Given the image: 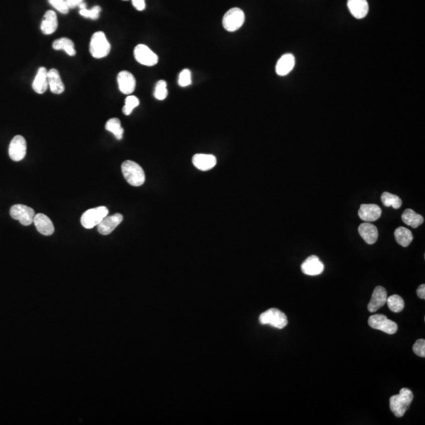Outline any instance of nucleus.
<instances>
[{"label":"nucleus","mask_w":425,"mask_h":425,"mask_svg":"<svg viewBox=\"0 0 425 425\" xmlns=\"http://www.w3.org/2000/svg\"><path fill=\"white\" fill-rule=\"evenodd\" d=\"M358 232L361 238L368 244H374L378 239V229L370 222L362 223L358 227Z\"/></svg>","instance_id":"a211bd4d"},{"label":"nucleus","mask_w":425,"mask_h":425,"mask_svg":"<svg viewBox=\"0 0 425 425\" xmlns=\"http://www.w3.org/2000/svg\"><path fill=\"white\" fill-rule=\"evenodd\" d=\"M33 223L37 228V231L44 235H51L55 232V227L52 221L45 214H36L33 219Z\"/></svg>","instance_id":"f3484780"},{"label":"nucleus","mask_w":425,"mask_h":425,"mask_svg":"<svg viewBox=\"0 0 425 425\" xmlns=\"http://www.w3.org/2000/svg\"><path fill=\"white\" fill-rule=\"evenodd\" d=\"M192 84V73L188 69H185L180 73L178 77V84L181 87L185 88Z\"/></svg>","instance_id":"473e14b6"},{"label":"nucleus","mask_w":425,"mask_h":425,"mask_svg":"<svg viewBox=\"0 0 425 425\" xmlns=\"http://www.w3.org/2000/svg\"><path fill=\"white\" fill-rule=\"evenodd\" d=\"M401 220L405 225L413 228H417L423 223V217L420 214H416L412 209H406L403 212L401 215Z\"/></svg>","instance_id":"b1692460"},{"label":"nucleus","mask_w":425,"mask_h":425,"mask_svg":"<svg viewBox=\"0 0 425 425\" xmlns=\"http://www.w3.org/2000/svg\"><path fill=\"white\" fill-rule=\"evenodd\" d=\"M347 6L350 14L357 19H364L369 12L367 0H348Z\"/></svg>","instance_id":"6ab92c4d"},{"label":"nucleus","mask_w":425,"mask_h":425,"mask_svg":"<svg viewBox=\"0 0 425 425\" xmlns=\"http://www.w3.org/2000/svg\"><path fill=\"white\" fill-rule=\"evenodd\" d=\"M296 59L292 54H285L278 60L275 66V72L278 75L284 77L289 74L294 68Z\"/></svg>","instance_id":"aec40b11"},{"label":"nucleus","mask_w":425,"mask_h":425,"mask_svg":"<svg viewBox=\"0 0 425 425\" xmlns=\"http://www.w3.org/2000/svg\"><path fill=\"white\" fill-rule=\"evenodd\" d=\"M123 216L120 214H113L112 216H106L98 225V232L103 235H107L111 233L120 223L122 222Z\"/></svg>","instance_id":"4468645a"},{"label":"nucleus","mask_w":425,"mask_h":425,"mask_svg":"<svg viewBox=\"0 0 425 425\" xmlns=\"http://www.w3.org/2000/svg\"><path fill=\"white\" fill-rule=\"evenodd\" d=\"M369 325L373 329L380 330L387 334L393 335L398 331V325L383 314H375L369 318Z\"/></svg>","instance_id":"0eeeda50"},{"label":"nucleus","mask_w":425,"mask_h":425,"mask_svg":"<svg viewBox=\"0 0 425 425\" xmlns=\"http://www.w3.org/2000/svg\"><path fill=\"white\" fill-rule=\"evenodd\" d=\"M109 214V210L106 206H99L96 208L90 209L83 214L80 222L84 228L91 229L98 226L102 219Z\"/></svg>","instance_id":"423d86ee"},{"label":"nucleus","mask_w":425,"mask_h":425,"mask_svg":"<svg viewBox=\"0 0 425 425\" xmlns=\"http://www.w3.org/2000/svg\"><path fill=\"white\" fill-rule=\"evenodd\" d=\"M49 4L57 11L63 15L69 13L70 8L66 4V0H48Z\"/></svg>","instance_id":"72a5a7b5"},{"label":"nucleus","mask_w":425,"mask_h":425,"mask_svg":"<svg viewBox=\"0 0 425 425\" xmlns=\"http://www.w3.org/2000/svg\"><path fill=\"white\" fill-rule=\"evenodd\" d=\"M58 25L56 13L54 11H48L44 15L40 29L45 35H51L56 31Z\"/></svg>","instance_id":"412c9836"},{"label":"nucleus","mask_w":425,"mask_h":425,"mask_svg":"<svg viewBox=\"0 0 425 425\" xmlns=\"http://www.w3.org/2000/svg\"><path fill=\"white\" fill-rule=\"evenodd\" d=\"M26 151L27 145L24 137L22 135H15L10 144V158L15 162H20L26 157Z\"/></svg>","instance_id":"9d476101"},{"label":"nucleus","mask_w":425,"mask_h":425,"mask_svg":"<svg viewBox=\"0 0 425 425\" xmlns=\"http://www.w3.org/2000/svg\"><path fill=\"white\" fill-rule=\"evenodd\" d=\"M105 128L107 131H110L116 137V139H122L124 134V128L121 127L120 120L118 118H111L106 122Z\"/></svg>","instance_id":"bb28decb"},{"label":"nucleus","mask_w":425,"mask_h":425,"mask_svg":"<svg viewBox=\"0 0 425 425\" xmlns=\"http://www.w3.org/2000/svg\"><path fill=\"white\" fill-rule=\"evenodd\" d=\"M416 294H417L418 297L421 299V300H424L425 299V285H421L420 286L418 287L417 290H416Z\"/></svg>","instance_id":"4c0bfd02"},{"label":"nucleus","mask_w":425,"mask_h":425,"mask_svg":"<svg viewBox=\"0 0 425 425\" xmlns=\"http://www.w3.org/2000/svg\"><path fill=\"white\" fill-rule=\"evenodd\" d=\"M381 201L383 204L387 207L392 206L393 208L399 209L402 204L401 199L398 195H393L389 192H383L381 195Z\"/></svg>","instance_id":"c85d7f7f"},{"label":"nucleus","mask_w":425,"mask_h":425,"mask_svg":"<svg viewBox=\"0 0 425 425\" xmlns=\"http://www.w3.org/2000/svg\"><path fill=\"white\" fill-rule=\"evenodd\" d=\"M111 46L103 32H96L91 37L89 51L95 59H102L110 53Z\"/></svg>","instance_id":"7ed1b4c3"},{"label":"nucleus","mask_w":425,"mask_h":425,"mask_svg":"<svg viewBox=\"0 0 425 425\" xmlns=\"http://www.w3.org/2000/svg\"><path fill=\"white\" fill-rule=\"evenodd\" d=\"M48 87V70L45 67H40L33 80V89L37 94H44Z\"/></svg>","instance_id":"4be33fe9"},{"label":"nucleus","mask_w":425,"mask_h":425,"mask_svg":"<svg viewBox=\"0 0 425 425\" xmlns=\"http://www.w3.org/2000/svg\"><path fill=\"white\" fill-rule=\"evenodd\" d=\"M387 306L390 311L394 313H400L403 310L405 307L404 300L401 296L398 295H393V296L387 297Z\"/></svg>","instance_id":"cd10ccee"},{"label":"nucleus","mask_w":425,"mask_h":425,"mask_svg":"<svg viewBox=\"0 0 425 425\" xmlns=\"http://www.w3.org/2000/svg\"><path fill=\"white\" fill-rule=\"evenodd\" d=\"M301 269L302 272L306 275H318L323 272L324 265L318 256L311 255L303 261Z\"/></svg>","instance_id":"2eb2a0df"},{"label":"nucleus","mask_w":425,"mask_h":425,"mask_svg":"<svg viewBox=\"0 0 425 425\" xmlns=\"http://www.w3.org/2000/svg\"><path fill=\"white\" fill-rule=\"evenodd\" d=\"M132 5L137 11H142L146 8V3L145 0H131Z\"/></svg>","instance_id":"c9c22d12"},{"label":"nucleus","mask_w":425,"mask_h":425,"mask_svg":"<svg viewBox=\"0 0 425 425\" xmlns=\"http://www.w3.org/2000/svg\"><path fill=\"white\" fill-rule=\"evenodd\" d=\"M259 321L261 325H271L278 329H284L289 324L286 314L275 308L268 309L262 313L260 315Z\"/></svg>","instance_id":"20e7f679"},{"label":"nucleus","mask_w":425,"mask_h":425,"mask_svg":"<svg viewBox=\"0 0 425 425\" xmlns=\"http://www.w3.org/2000/svg\"><path fill=\"white\" fill-rule=\"evenodd\" d=\"M66 4L70 9L77 8L84 2V0H66Z\"/></svg>","instance_id":"e433bc0d"},{"label":"nucleus","mask_w":425,"mask_h":425,"mask_svg":"<svg viewBox=\"0 0 425 425\" xmlns=\"http://www.w3.org/2000/svg\"><path fill=\"white\" fill-rule=\"evenodd\" d=\"M117 84L120 92L130 95L135 91L136 81L132 73L128 71H121L117 75Z\"/></svg>","instance_id":"9b49d317"},{"label":"nucleus","mask_w":425,"mask_h":425,"mask_svg":"<svg viewBox=\"0 0 425 425\" xmlns=\"http://www.w3.org/2000/svg\"><path fill=\"white\" fill-rule=\"evenodd\" d=\"M412 350H413V352H414V354H416V355L419 356V357H421V358H424L425 340H423V339H420V340H416V343L413 344Z\"/></svg>","instance_id":"f704fd0d"},{"label":"nucleus","mask_w":425,"mask_h":425,"mask_svg":"<svg viewBox=\"0 0 425 425\" xmlns=\"http://www.w3.org/2000/svg\"><path fill=\"white\" fill-rule=\"evenodd\" d=\"M382 214L380 206L376 204H362L358 210V217L365 222L377 221Z\"/></svg>","instance_id":"ddd939ff"},{"label":"nucleus","mask_w":425,"mask_h":425,"mask_svg":"<svg viewBox=\"0 0 425 425\" xmlns=\"http://www.w3.org/2000/svg\"><path fill=\"white\" fill-rule=\"evenodd\" d=\"M100 7H99V6H95V7L91 8V10L87 9V8L80 9V15H81V16L84 17V18H85V19H91V20H97V19H99V13H100Z\"/></svg>","instance_id":"2f4dec72"},{"label":"nucleus","mask_w":425,"mask_h":425,"mask_svg":"<svg viewBox=\"0 0 425 425\" xmlns=\"http://www.w3.org/2000/svg\"><path fill=\"white\" fill-rule=\"evenodd\" d=\"M387 294L386 289L382 286H377L373 291L370 302L368 304V310L370 313H375L387 303Z\"/></svg>","instance_id":"f8f14e48"},{"label":"nucleus","mask_w":425,"mask_h":425,"mask_svg":"<svg viewBox=\"0 0 425 425\" xmlns=\"http://www.w3.org/2000/svg\"><path fill=\"white\" fill-rule=\"evenodd\" d=\"M245 22V14L238 8L228 10L223 17V27L228 32H235L239 30Z\"/></svg>","instance_id":"39448f33"},{"label":"nucleus","mask_w":425,"mask_h":425,"mask_svg":"<svg viewBox=\"0 0 425 425\" xmlns=\"http://www.w3.org/2000/svg\"><path fill=\"white\" fill-rule=\"evenodd\" d=\"M192 163L196 168L202 171H208L217 164L215 156L206 154H196L192 158Z\"/></svg>","instance_id":"dca6fc26"},{"label":"nucleus","mask_w":425,"mask_h":425,"mask_svg":"<svg viewBox=\"0 0 425 425\" xmlns=\"http://www.w3.org/2000/svg\"><path fill=\"white\" fill-rule=\"evenodd\" d=\"M10 214L13 219L19 221V222L24 226H28L33 224V219L36 215L35 211L33 209L22 204L14 205L11 207Z\"/></svg>","instance_id":"6e6552de"},{"label":"nucleus","mask_w":425,"mask_h":425,"mask_svg":"<svg viewBox=\"0 0 425 425\" xmlns=\"http://www.w3.org/2000/svg\"><path fill=\"white\" fill-rule=\"evenodd\" d=\"M134 57L139 64L153 66L159 62V57L145 44H138L134 49Z\"/></svg>","instance_id":"1a4fd4ad"},{"label":"nucleus","mask_w":425,"mask_h":425,"mask_svg":"<svg viewBox=\"0 0 425 425\" xmlns=\"http://www.w3.org/2000/svg\"><path fill=\"white\" fill-rule=\"evenodd\" d=\"M48 85L51 92L56 95L63 93L65 86L62 82L59 72L56 69H51L48 71Z\"/></svg>","instance_id":"5701e85b"},{"label":"nucleus","mask_w":425,"mask_h":425,"mask_svg":"<svg viewBox=\"0 0 425 425\" xmlns=\"http://www.w3.org/2000/svg\"><path fill=\"white\" fill-rule=\"evenodd\" d=\"M125 1H126V0H125Z\"/></svg>","instance_id":"58836bf2"},{"label":"nucleus","mask_w":425,"mask_h":425,"mask_svg":"<svg viewBox=\"0 0 425 425\" xmlns=\"http://www.w3.org/2000/svg\"><path fill=\"white\" fill-rule=\"evenodd\" d=\"M54 49L56 51L63 50L70 56H74L76 55V51L74 49V44L73 41L68 38H60L54 41L52 44Z\"/></svg>","instance_id":"a878e982"},{"label":"nucleus","mask_w":425,"mask_h":425,"mask_svg":"<svg viewBox=\"0 0 425 425\" xmlns=\"http://www.w3.org/2000/svg\"><path fill=\"white\" fill-rule=\"evenodd\" d=\"M139 100L137 97L134 95H128L125 99V103H124V107L122 108V111L124 114L128 116L132 113L134 109L139 106Z\"/></svg>","instance_id":"7c9ffc66"},{"label":"nucleus","mask_w":425,"mask_h":425,"mask_svg":"<svg viewBox=\"0 0 425 425\" xmlns=\"http://www.w3.org/2000/svg\"><path fill=\"white\" fill-rule=\"evenodd\" d=\"M394 238L398 244L403 247H407L413 239V235L408 228L399 227L394 231Z\"/></svg>","instance_id":"393cba45"},{"label":"nucleus","mask_w":425,"mask_h":425,"mask_svg":"<svg viewBox=\"0 0 425 425\" xmlns=\"http://www.w3.org/2000/svg\"><path fill=\"white\" fill-rule=\"evenodd\" d=\"M124 179L133 187H139L145 182V171L139 164L132 161H125L121 165Z\"/></svg>","instance_id":"f03ea898"},{"label":"nucleus","mask_w":425,"mask_h":425,"mask_svg":"<svg viewBox=\"0 0 425 425\" xmlns=\"http://www.w3.org/2000/svg\"><path fill=\"white\" fill-rule=\"evenodd\" d=\"M413 400V394L409 389L401 388L399 394L390 398V411L396 417H401L409 409Z\"/></svg>","instance_id":"f257e3e1"},{"label":"nucleus","mask_w":425,"mask_h":425,"mask_svg":"<svg viewBox=\"0 0 425 425\" xmlns=\"http://www.w3.org/2000/svg\"><path fill=\"white\" fill-rule=\"evenodd\" d=\"M154 95L155 99L158 100H164L168 95V89H167V83L166 80H161L158 81L155 85Z\"/></svg>","instance_id":"c756f323"}]
</instances>
